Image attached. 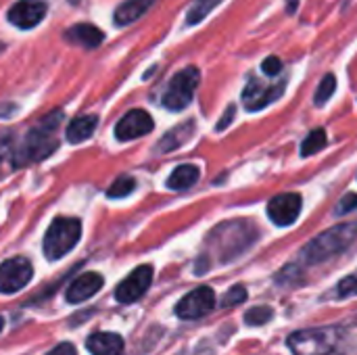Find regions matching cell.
Segmentation results:
<instances>
[{"mask_svg":"<svg viewBox=\"0 0 357 355\" xmlns=\"http://www.w3.org/2000/svg\"><path fill=\"white\" fill-rule=\"evenodd\" d=\"M61 121H63V111H59V109L44 115L27 132L19 151H15V165H25V163L42 161L44 157H48L59 146L56 132H59Z\"/></svg>","mask_w":357,"mask_h":355,"instance_id":"1","label":"cell"},{"mask_svg":"<svg viewBox=\"0 0 357 355\" xmlns=\"http://www.w3.org/2000/svg\"><path fill=\"white\" fill-rule=\"evenodd\" d=\"M357 239V224H339L326 232H322L320 236H316L314 241H310L303 249H301V257L307 264H322L339 253H343L347 247H351V243Z\"/></svg>","mask_w":357,"mask_h":355,"instance_id":"2","label":"cell"},{"mask_svg":"<svg viewBox=\"0 0 357 355\" xmlns=\"http://www.w3.org/2000/svg\"><path fill=\"white\" fill-rule=\"evenodd\" d=\"M343 339L341 326H320L297 331L289 337V349L293 355H333Z\"/></svg>","mask_w":357,"mask_h":355,"instance_id":"3","label":"cell"},{"mask_svg":"<svg viewBox=\"0 0 357 355\" xmlns=\"http://www.w3.org/2000/svg\"><path fill=\"white\" fill-rule=\"evenodd\" d=\"M82 236V224L73 218H56L44 236V253L48 259L56 262L65 257Z\"/></svg>","mask_w":357,"mask_h":355,"instance_id":"4","label":"cell"},{"mask_svg":"<svg viewBox=\"0 0 357 355\" xmlns=\"http://www.w3.org/2000/svg\"><path fill=\"white\" fill-rule=\"evenodd\" d=\"M201 82V73L197 67H184L180 69L167 84L163 94V107L169 111H182L190 105L195 90Z\"/></svg>","mask_w":357,"mask_h":355,"instance_id":"5","label":"cell"},{"mask_svg":"<svg viewBox=\"0 0 357 355\" xmlns=\"http://www.w3.org/2000/svg\"><path fill=\"white\" fill-rule=\"evenodd\" d=\"M215 293L211 287H199L195 291H190L188 295H184L178 305H176V316L180 320H197L207 316L209 312H213L215 308Z\"/></svg>","mask_w":357,"mask_h":355,"instance_id":"6","label":"cell"},{"mask_svg":"<svg viewBox=\"0 0 357 355\" xmlns=\"http://www.w3.org/2000/svg\"><path fill=\"white\" fill-rule=\"evenodd\" d=\"M33 276V268L25 257H10L0 266V289L4 295H13L27 287Z\"/></svg>","mask_w":357,"mask_h":355,"instance_id":"7","label":"cell"},{"mask_svg":"<svg viewBox=\"0 0 357 355\" xmlns=\"http://www.w3.org/2000/svg\"><path fill=\"white\" fill-rule=\"evenodd\" d=\"M153 282V268L151 266H138L128 278H123L115 289V299L119 303H134L138 301Z\"/></svg>","mask_w":357,"mask_h":355,"instance_id":"8","label":"cell"},{"mask_svg":"<svg viewBox=\"0 0 357 355\" xmlns=\"http://www.w3.org/2000/svg\"><path fill=\"white\" fill-rule=\"evenodd\" d=\"M46 10H48V6L42 0H17L8 8L6 19L19 29H31V27H36L38 23L44 21Z\"/></svg>","mask_w":357,"mask_h":355,"instance_id":"9","label":"cell"},{"mask_svg":"<svg viewBox=\"0 0 357 355\" xmlns=\"http://www.w3.org/2000/svg\"><path fill=\"white\" fill-rule=\"evenodd\" d=\"M284 82L272 84V86H264L257 77H251L247 88L243 90V103L249 111H259L264 107H268L270 103L278 100L284 92Z\"/></svg>","mask_w":357,"mask_h":355,"instance_id":"10","label":"cell"},{"mask_svg":"<svg viewBox=\"0 0 357 355\" xmlns=\"http://www.w3.org/2000/svg\"><path fill=\"white\" fill-rule=\"evenodd\" d=\"M153 128H155L153 117H151L144 109H134V111H128V113L117 121V126H115V136H117V140L128 142V140L146 136L149 132H153Z\"/></svg>","mask_w":357,"mask_h":355,"instance_id":"11","label":"cell"},{"mask_svg":"<svg viewBox=\"0 0 357 355\" xmlns=\"http://www.w3.org/2000/svg\"><path fill=\"white\" fill-rule=\"evenodd\" d=\"M301 207L303 201L297 192H284V195H276L268 203V216L276 226H291L299 218Z\"/></svg>","mask_w":357,"mask_h":355,"instance_id":"12","label":"cell"},{"mask_svg":"<svg viewBox=\"0 0 357 355\" xmlns=\"http://www.w3.org/2000/svg\"><path fill=\"white\" fill-rule=\"evenodd\" d=\"M102 282H105V280H102L100 274H96V272H86V274L77 276V278L69 285L65 297H67L69 303H82V301L94 297V295L102 289Z\"/></svg>","mask_w":357,"mask_h":355,"instance_id":"13","label":"cell"},{"mask_svg":"<svg viewBox=\"0 0 357 355\" xmlns=\"http://www.w3.org/2000/svg\"><path fill=\"white\" fill-rule=\"evenodd\" d=\"M86 347L92 355H123V339L117 333H94Z\"/></svg>","mask_w":357,"mask_h":355,"instance_id":"14","label":"cell"},{"mask_svg":"<svg viewBox=\"0 0 357 355\" xmlns=\"http://www.w3.org/2000/svg\"><path fill=\"white\" fill-rule=\"evenodd\" d=\"M65 40L92 50V48L100 46V42L105 40V33L92 23H77V25H73L71 29L65 31Z\"/></svg>","mask_w":357,"mask_h":355,"instance_id":"15","label":"cell"},{"mask_svg":"<svg viewBox=\"0 0 357 355\" xmlns=\"http://www.w3.org/2000/svg\"><path fill=\"white\" fill-rule=\"evenodd\" d=\"M155 2H157V0H126V2H121V4L115 8V15H113L115 25L126 27V25L138 21Z\"/></svg>","mask_w":357,"mask_h":355,"instance_id":"16","label":"cell"},{"mask_svg":"<svg viewBox=\"0 0 357 355\" xmlns=\"http://www.w3.org/2000/svg\"><path fill=\"white\" fill-rule=\"evenodd\" d=\"M96 126H98V117L96 115H79V117L69 121L65 136H67V140L71 144H79V142L88 140L94 134Z\"/></svg>","mask_w":357,"mask_h":355,"instance_id":"17","label":"cell"},{"mask_svg":"<svg viewBox=\"0 0 357 355\" xmlns=\"http://www.w3.org/2000/svg\"><path fill=\"white\" fill-rule=\"evenodd\" d=\"M195 132V121H186V123H180L176 126L174 130H169L157 144V151L159 153H169L178 146H182Z\"/></svg>","mask_w":357,"mask_h":355,"instance_id":"18","label":"cell"},{"mask_svg":"<svg viewBox=\"0 0 357 355\" xmlns=\"http://www.w3.org/2000/svg\"><path fill=\"white\" fill-rule=\"evenodd\" d=\"M199 176H201V172H199L197 165H178L172 172V176L167 178V188H172V190H186V188L197 184Z\"/></svg>","mask_w":357,"mask_h":355,"instance_id":"19","label":"cell"},{"mask_svg":"<svg viewBox=\"0 0 357 355\" xmlns=\"http://www.w3.org/2000/svg\"><path fill=\"white\" fill-rule=\"evenodd\" d=\"M222 0H192V4L188 6V15H186V25H195L199 21H203Z\"/></svg>","mask_w":357,"mask_h":355,"instance_id":"20","label":"cell"},{"mask_svg":"<svg viewBox=\"0 0 357 355\" xmlns=\"http://www.w3.org/2000/svg\"><path fill=\"white\" fill-rule=\"evenodd\" d=\"M326 142H328L326 130H322V128L312 130V132L307 134V138L303 140V144H301V155H303V157H312L314 153L322 151V149L326 146Z\"/></svg>","mask_w":357,"mask_h":355,"instance_id":"21","label":"cell"},{"mask_svg":"<svg viewBox=\"0 0 357 355\" xmlns=\"http://www.w3.org/2000/svg\"><path fill=\"white\" fill-rule=\"evenodd\" d=\"M134 188H136V180L130 176H121L111 184V188L107 190V197L109 199H123L130 192H134Z\"/></svg>","mask_w":357,"mask_h":355,"instance_id":"22","label":"cell"},{"mask_svg":"<svg viewBox=\"0 0 357 355\" xmlns=\"http://www.w3.org/2000/svg\"><path fill=\"white\" fill-rule=\"evenodd\" d=\"M335 88H337V77L333 75V73H326L324 77H322V82H320V86H318V90H316V96H314V100H316V105H326L328 103V98L335 94Z\"/></svg>","mask_w":357,"mask_h":355,"instance_id":"23","label":"cell"},{"mask_svg":"<svg viewBox=\"0 0 357 355\" xmlns=\"http://www.w3.org/2000/svg\"><path fill=\"white\" fill-rule=\"evenodd\" d=\"M272 316H274L272 308L259 305V308H253V310H249V312L245 314V322H247L249 326H261V324L270 322Z\"/></svg>","mask_w":357,"mask_h":355,"instance_id":"24","label":"cell"},{"mask_svg":"<svg viewBox=\"0 0 357 355\" xmlns=\"http://www.w3.org/2000/svg\"><path fill=\"white\" fill-rule=\"evenodd\" d=\"M245 299H247L245 287H234V289H230V291L220 299V308H234V305L245 303Z\"/></svg>","mask_w":357,"mask_h":355,"instance_id":"25","label":"cell"},{"mask_svg":"<svg viewBox=\"0 0 357 355\" xmlns=\"http://www.w3.org/2000/svg\"><path fill=\"white\" fill-rule=\"evenodd\" d=\"M357 295V276H347L337 285V297L339 299H347V297H356Z\"/></svg>","mask_w":357,"mask_h":355,"instance_id":"26","label":"cell"},{"mask_svg":"<svg viewBox=\"0 0 357 355\" xmlns=\"http://www.w3.org/2000/svg\"><path fill=\"white\" fill-rule=\"evenodd\" d=\"M357 209V195L356 192H347L341 201H339V205H337V216H345V213H349V211H354Z\"/></svg>","mask_w":357,"mask_h":355,"instance_id":"27","label":"cell"},{"mask_svg":"<svg viewBox=\"0 0 357 355\" xmlns=\"http://www.w3.org/2000/svg\"><path fill=\"white\" fill-rule=\"evenodd\" d=\"M261 69H264V73H268V75H278V73L282 71V61H280L278 56H268V59L264 61Z\"/></svg>","mask_w":357,"mask_h":355,"instance_id":"28","label":"cell"},{"mask_svg":"<svg viewBox=\"0 0 357 355\" xmlns=\"http://www.w3.org/2000/svg\"><path fill=\"white\" fill-rule=\"evenodd\" d=\"M46 355H77V352H75V347L71 343H61L54 349H50Z\"/></svg>","mask_w":357,"mask_h":355,"instance_id":"29","label":"cell"},{"mask_svg":"<svg viewBox=\"0 0 357 355\" xmlns=\"http://www.w3.org/2000/svg\"><path fill=\"white\" fill-rule=\"evenodd\" d=\"M234 113H236V107L234 105H230L228 109H226V113H224V117H222V121L215 126V130H226L228 128V123L232 121V117H234Z\"/></svg>","mask_w":357,"mask_h":355,"instance_id":"30","label":"cell"},{"mask_svg":"<svg viewBox=\"0 0 357 355\" xmlns=\"http://www.w3.org/2000/svg\"><path fill=\"white\" fill-rule=\"evenodd\" d=\"M333 355H335V354H333Z\"/></svg>","mask_w":357,"mask_h":355,"instance_id":"31","label":"cell"}]
</instances>
